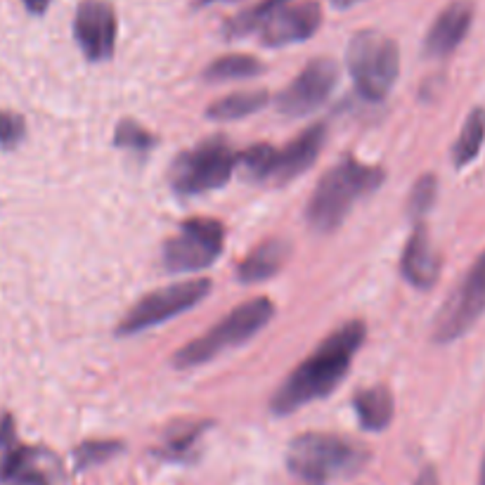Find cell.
Here are the masks:
<instances>
[{
	"mask_svg": "<svg viewBox=\"0 0 485 485\" xmlns=\"http://www.w3.org/2000/svg\"><path fill=\"white\" fill-rule=\"evenodd\" d=\"M368 336V327L360 319H351L332 332L296 369H291L282 386L272 393L271 409L278 416H287L315 400H322L341 386L355 353Z\"/></svg>",
	"mask_w": 485,
	"mask_h": 485,
	"instance_id": "6da1fadb",
	"label": "cell"
},
{
	"mask_svg": "<svg viewBox=\"0 0 485 485\" xmlns=\"http://www.w3.org/2000/svg\"><path fill=\"white\" fill-rule=\"evenodd\" d=\"M384 178V168L365 164L355 157H344L319 178L318 188L312 190L305 208L308 225L315 232H334L355 201L379 190Z\"/></svg>",
	"mask_w": 485,
	"mask_h": 485,
	"instance_id": "7a4b0ae2",
	"label": "cell"
},
{
	"mask_svg": "<svg viewBox=\"0 0 485 485\" xmlns=\"http://www.w3.org/2000/svg\"><path fill=\"white\" fill-rule=\"evenodd\" d=\"M368 448L334 433H301L287 448V466L298 481L325 485L355 473L368 462Z\"/></svg>",
	"mask_w": 485,
	"mask_h": 485,
	"instance_id": "3957f363",
	"label": "cell"
},
{
	"mask_svg": "<svg viewBox=\"0 0 485 485\" xmlns=\"http://www.w3.org/2000/svg\"><path fill=\"white\" fill-rule=\"evenodd\" d=\"M275 315V303L268 296H258L237 305L235 311L228 312L221 322H215L208 332L190 341L174 355V368L192 369L204 362L215 360L218 355L228 353L232 348L242 346L251 336H256Z\"/></svg>",
	"mask_w": 485,
	"mask_h": 485,
	"instance_id": "277c9868",
	"label": "cell"
},
{
	"mask_svg": "<svg viewBox=\"0 0 485 485\" xmlns=\"http://www.w3.org/2000/svg\"><path fill=\"white\" fill-rule=\"evenodd\" d=\"M346 64L353 84L365 100L379 102L391 93L400 74L398 43L379 31H358L346 50Z\"/></svg>",
	"mask_w": 485,
	"mask_h": 485,
	"instance_id": "5b68a950",
	"label": "cell"
},
{
	"mask_svg": "<svg viewBox=\"0 0 485 485\" xmlns=\"http://www.w3.org/2000/svg\"><path fill=\"white\" fill-rule=\"evenodd\" d=\"M237 168V154L225 138H208L175 157L168 182L182 197L211 192L228 185Z\"/></svg>",
	"mask_w": 485,
	"mask_h": 485,
	"instance_id": "8992f818",
	"label": "cell"
},
{
	"mask_svg": "<svg viewBox=\"0 0 485 485\" xmlns=\"http://www.w3.org/2000/svg\"><path fill=\"white\" fill-rule=\"evenodd\" d=\"M211 294V282L208 279H188L178 285L161 287L157 291H150L125 312L121 325H118V336H133V334L145 332L152 327L168 322L175 315L190 311L197 303Z\"/></svg>",
	"mask_w": 485,
	"mask_h": 485,
	"instance_id": "52a82bcc",
	"label": "cell"
},
{
	"mask_svg": "<svg viewBox=\"0 0 485 485\" xmlns=\"http://www.w3.org/2000/svg\"><path fill=\"white\" fill-rule=\"evenodd\" d=\"M485 312V251L466 271L445 305L438 311L433 325V341L436 344H452L462 339Z\"/></svg>",
	"mask_w": 485,
	"mask_h": 485,
	"instance_id": "ba28073f",
	"label": "cell"
},
{
	"mask_svg": "<svg viewBox=\"0 0 485 485\" xmlns=\"http://www.w3.org/2000/svg\"><path fill=\"white\" fill-rule=\"evenodd\" d=\"M225 228L214 218H190L178 235L164 244V265L171 272H197L214 265L222 254Z\"/></svg>",
	"mask_w": 485,
	"mask_h": 485,
	"instance_id": "9c48e42d",
	"label": "cell"
},
{
	"mask_svg": "<svg viewBox=\"0 0 485 485\" xmlns=\"http://www.w3.org/2000/svg\"><path fill=\"white\" fill-rule=\"evenodd\" d=\"M336 81H339V67L332 60L327 57L312 60L285 91L279 93L278 109L287 117H305L329 100Z\"/></svg>",
	"mask_w": 485,
	"mask_h": 485,
	"instance_id": "30bf717a",
	"label": "cell"
},
{
	"mask_svg": "<svg viewBox=\"0 0 485 485\" xmlns=\"http://www.w3.org/2000/svg\"><path fill=\"white\" fill-rule=\"evenodd\" d=\"M74 38L88 62H104L117 45V12L104 0H84L74 17Z\"/></svg>",
	"mask_w": 485,
	"mask_h": 485,
	"instance_id": "8fae6325",
	"label": "cell"
},
{
	"mask_svg": "<svg viewBox=\"0 0 485 485\" xmlns=\"http://www.w3.org/2000/svg\"><path fill=\"white\" fill-rule=\"evenodd\" d=\"M322 24V7L319 3L305 0L298 5H279L275 7L263 24L258 27L261 41L268 48H285L291 43L308 41Z\"/></svg>",
	"mask_w": 485,
	"mask_h": 485,
	"instance_id": "7c38bea8",
	"label": "cell"
},
{
	"mask_svg": "<svg viewBox=\"0 0 485 485\" xmlns=\"http://www.w3.org/2000/svg\"><path fill=\"white\" fill-rule=\"evenodd\" d=\"M60 462L55 455L38 448H24L14 443L3 450L0 459V483L3 485H57Z\"/></svg>",
	"mask_w": 485,
	"mask_h": 485,
	"instance_id": "4fadbf2b",
	"label": "cell"
},
{
	"mask_svg": "<svg viewBox=\"0 0 485 485\" xmlns=\"http://www.w3.org/2000/svg\"><path fill=\"white\" fill-rule=\"evenodd\" d=\"M325 138L327 125L315 124L311 128H305L298 138L287 142L282 150H272L271 168H268L265 182H271V185H287L289 181L305 174L319 157V150L325 145Z\"/></svg>",
	"mask_w": 485,
	"mask_h": 485,
	"instance_id": "5bb4252c",
	"label": "cell"
},
{
	"mask_svg": "<svg viewBox=\"0 0 485 485\" xmlns=\"http://www.w3.org/2000/svg\"><path fill=\"white\" fill-rule=\"evenodd\" d=\"M473 24V5L469 0H452L431 24L424 38V53L429 57H448L465 43Z\"/></svg>",
	"mask_w": 485,
	"mask_h": 485,
	"instance_id": "9a60e30c",
	"label": "cell"
},
{
	"mask_svg": "<svg viewBox=\"0 0 485 485\" xmlns=\"http://www.w3.org/2000/svg\"><path fill=\"white\" fill-rule=\"evenodd\" d=\"M400 272L402 278L408 279V285L415 289H431L438 282L441 275V258H438L433 244H431L429 230L424 222H416V228L412 230L405 251L400 258Z\"/></svg>",
	"mask_w": 485,
	"mask_h": 485,
	"instance_id": "2e32d148",
	"label": "cell"
},
{
	"mask_svg": "<svg viewBox=\"0 0 485 485\" xmlns=\"http://www.w3.org/2000/svg\"><path fill=\"white\" fill-rule=\"evenodd\" d=\"M289 251V242L285 239H265L239 263L237 279L244 285H256V282L271 279L287 263Z\"/></svg>",
	"mask_w": 485,
	"mask_h": 485,
	"instance_id": "e0dca14e",
	"label": "cell"
},
{
	"mask_svg": "<svg viewBox=\"0 0 485 485\" xmlns=\"http://www.w3.org/2000/svg\"><path fill=\"white\" fill-rule=\"evenodd\" d=\"M353 408L362 429L375 431V433L386 431L391 422H393L395 402L386 386L362 388L360 393L355 395Z\"/></svg>",
	"mask_w": 485,
	"mask_h": 485,
	"instance_id": "ac0fdd59",
	"label": "cell"
},
{
	"mask_svg": "<svg viewBox=\"0 0 485 485\" xmlns=\"http://www.w3.org/2000/svg\"><path fill=\"white\" fill-rule=\"evenodd\" d=\"M268 104V91H242L215 100L206 109L211 121H239L256 114Z\"/></svg>",
	"mask_w": 485,
	"mask_h": 485,
	"instance_id": "d6986e66",
	"label": "cell"
},
{
	"mask_svg": "<svg viewBox=\"0 0 485 485\" xmlns=\"http://www.w3.org/2000/svg\"><path fill=\"white\" fill-rule=\"evenodd\" d=\"M485 142V109L476 107V109L466 117L459 138L452 145V164L455 168H466L476 157L481 154Z\"/></svg>",
	"mask_w": 485,
	"mask_h": 485,
	"instance_id": "ffe728a7",
	"label": "cell"
},
{
	"mask_svg": "<svg viewBox=\"0 0 485 485\" xmlns=\"http://www.w3.org/2000/svg\"><path fill=\"white\" fill-rule=\"evenodd\" d=\"M263 62L251 55H225L218 57L208 64L204 71V78L211 84H222V81H242V78H254L263 71Z\"/></svg>",
	"mask_w": 485,
	"mask_h": 485,
	"instance_id": "44dd1931",
	"label": "cell"
},
{
	"mask_svg": "<svg viewBox=\"0 0 485 485\" xmlns=\"http://www.w3.org/2000/svg\"><path fill=\"white\" fill-rule=\"evenodd\" d=\"M206 422L197 424H182L178 431H171L166 438V443L161 448V457L166 459H185L190 455V450L194 448V443L199 441V436L206 431Z\"/></svg>",
	"mask_w": 485,
	"mask_h": 485,
	"instance_id": "7402d4cb",
	"label": "cell"
},
{
	"mask_svg": "<svg viewBox=\"0 0 485 485\" xmlns=\"http://www.w3.org/2000/svg\"><path fill=\"white\" fill-rule=\"evenodd\" d=\"M114 145L124 147V150H131V152H150L154 145H157V138L152 133L138 125L131 118H125L117 125V133H114Z\"/></svg>",
	"mask_w": 485,
	"mask_h": 485,
	"instance_id": "603a6c76",
	"label": "cell"
},
{
	"mask_svg": "<svg viewBox=\"0 0 485 485\" xmlns=\"http://www.w3.org/2000/svg\"><path fill=\"white\" fill-rule=\"evenodd\" d=\"M121 450H124V445L117 443V441H88V443L78 445L77 450H74L77 469L78 472H84L88 466L102 465V462L111 459Z\"/></svg>",
	"mask_w": 485,
	"mask_h": 485,
	"instance_id": "cb8c5ba5",
	"label": "cell"
},
{
	"mask_svg": "<svg viewBox=\"0 0 485 485\" xmlns=\"http://www.w3.org/2000/svg\"><path fill=\"white\" fill-rule=\"evenodd\" d=\"M436 194H438L436 175L426 174L415 182L412 194H409V214L415 215L416 222H422L424 215L433 208V204H436Z\"/></svg>",
	"mask_w": 485,
	"mask_h": 485,
	"instance_id": "d4e9b609",
	"label": "cell"
},
{
	"mask_svg": "<svg viewBox=\"0 0 485 485\" xmlns=\"http://www.w3.org/2000/svg\"><path fill=\"white\" fill-rule=\"evenodd\" d=\"M27 135V124L14 111H0V147L14 150Z\"/></svg>",
	"mask_w": 485,
	"mask_h": 485,
	"instance_id": "484cf974",
	"label": "cell"
},
{
	"mask_svg": "<svg viewBox=\"0 0 485 485\" xmlns=\"http://www.w3.org/2000/svg\"><path fill=\"white\" fill-rule=\"evenodd\" d=\"M412 485H441V481H438V473L433 466H424L422 472H419V476L415 479V483Z\"/></svg>",
	"mask_w": 485,
	"mask_h": 485,
	"instance_id": "4316f807",
	"label": "cell"
},
{
	"mask_svg": "<svg viewBox=\"0 0 485 485\" xmlns=\"http://www.w3.org/2000/svg\"><path fill=\"white\" fill-rule=\"evenodd\" d=\"M24 5H27V10L31 14H43L48 10L50 0H24Z\"/></svg>",
	"mask_w": 485,
	"mask_h": 485,
	"instance_id": "83f0119b",
	"label": "cell"
},
{
	"mask_svg": "<svg viewBox=\"0 0 485 485\" xmlns=\"http://www.w3.org/2000/svg\"><path fill=\"white\" fill-rule=\"evenodd\" d=\"M334 5L341 7V10H348V7L358 5V3H362V0H332Z\"/></svg>",
	"mask_w": 485,
	"mask_h": 485,
	"instance_id": "f1b7e54d",
	"label": "cell"
},
{
	"mask_svg": "<svg viewBox=\"0 0 485 485\" xmlns=\"http://www.w3.org/2000/svg\"><path fill=\"white\" fill-rule=\"evenodd\" d=\"M214 3H230V0H197V7L214 5Z\"/></svg>",
	"mask_w": 485,
	"mask_h": 485,
	"instance_id": "f546056e",
	"label": "cell"
},
{
	"mask_svg": "<svg viewBox=\"0 0 485 485\" xmlns=\"http://www.w3.org/2000/svg\"><path fill=\"white\" fill-rule=\"evenodd\" d=\"M479 485H485V455H483V465H481V473H479Z\"/></svg>",
	"mask_w": 485,
	"mask_h": 485,
	"instance_id": "4dcf8cb0",
	"label": "cell"
},
{
	"mask_svg": "<svg viewBox=\"0 0 485 485\" xmlns=\"http://www.w3.org/2000/svg\"><path fill=\"white\" fill-rule=\"evenodd\" d=\"M287 0H275V5H285Z\"/></svg>",
	"mask_w": 485,
	"mask_h": 485,
	"instance_id": "1f68e13d",
	"label": "cell"
}]
</instances>
